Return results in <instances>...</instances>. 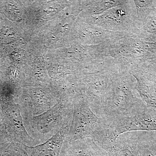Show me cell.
<instances>
[{
    "label": "cell",
    "instance_id": "1",
    "mask_svg": "<svg viewBox=\"0 0 156 156\" xmlns=\"http://www.w3.org/2000/svg\"><path fill=\"white\" fill-rule=\"evenodd\" d=\"M146 105L135 90L134 77L126 73H120L115 80L101 118L110 120L129 116Z\"/></svg>",
    "mask_w": 156,
    "mask_h": 156
},
{
    "label": "cell",
    "instance_id": "2",
    "mask_svg": "<svg viewBox=\"0 0 156 156\" xmlns=\"http://www.w3.org/2000/svg\"><path fill=\"white\" fill-rule=\"evenodd\" d=\"M106 127L105 120L94 113L84 98L80 94L76 95L71 126L65 140L72 142L90 138L102 145L105 141Z\"/></svg>",
    "mask_w": 156,
    "mask_h": 156
},
{
    "label": "cell",
    "instance_id": "3",
    "mask_svg": "<svg viewBox=\"0 0 156 156\" xmlns=\"http://www.w3.org/2000/svg\"><path fill=\"white\" fill-rule=\"evenodd\" d=\"M74 99H61L48 111L36 116L23 118L27 132L39 143L55 135L70 116L73 115Z\"/></svg>",
    "mask_w": 156,
    "mask_h": 156
},
{
    "label": "cell",
    "instance_id": "4",
    "mask_svg": "<svg viewBox=\"0 0 156 156\" xmlns=\"http://www.w3.org/2000/svg\"><path fill=\"white\" fill-rule=\"evenodd\" d=\"M119 73L110 71L99 72L81 78L78 89L92 111L100 117Z\"/></svg>",
    "mask_w": 156,
    "mask_h": 156
},
{
    "label": "cell",
    "instance_id": "5",
    "mask_svg": "<svg viewBox=\"0 0 156 156\" xmlns=\"http://www.w3.org/2000/svg\"><path fill=\"white\" fill-rule=\"evenodd\" d=\"M0 104L2 122L11 141L27 146L40 144L26 130L19 105L14 101V95L11 91L0 90Z\"/></svg>",
    "mask_w": 156,
    "mask_h": 156
},
{
    "label": "cell",
    "instance_id": "6",
    "mask_svg": "<svg viewBox=\"0 0 156 156\" xmlns=\"http://www.w3.org/2000/svg\"><path fill=\"white\" fill-rule=\"evenodd\" d=\"M104 119L107 126L106 144L114 142L118 136L126 132L156 131V109L146 105L132 115Z\"/></svg>",
    "mask_w": 156,
    "mask_h": 156
},
{
    "label": "cell",
    "instance_id": "7",
    "mask_svg": "<svg viewBox=\"0 0 156 156\" xmlns=\"http://www.w3.org/2000/svg\"><path fill=\"white\" fill-rule=\"evenodd\" d=\"M61 100L46 90L33 89L14 100L19 105L23 118L39 115L48 111Z\"/></svg>",
    "mask_w": 156,
    "mask_h": 156
},
{
    "label": "cell",
    "instance_id": "8",
    "mask_svg": "<svg viewBox=\"0 0 156 156\" xmlns=\"http://www.w3.org/2000/svg\"><path fill=\"white\" fill-rule=\"evenodd\" d=\"M139 64L133 72L134 88L147 106L156 109V66L147 61Z\"/></svg>",
    "mask_w": 156,
    "mask_h": 156
},
{
    "label": "cell",
    "instance_id": "9",
    "mask_svg": "<svg viewBox=\"0 0 156 156\" xmlns=\"http://www.w3.org/2000/svg\"><path fill=\"white\" fill-rule=\"evenodd\" d=\"M73 115L70 116L61 129L46 142L34 146L24 145L28 156H59L62 147L71 126Z\"/></svg>",
    "mask_w": 156,
    "mask_h": 156
},
{
    "label": "cell",
    "instance_id": "10",
    "mask_svg": "<svg viewBox=\"0 0 156 156\" xmlns=\"http://www.w3.org/2000/svg\"><path fill=\"white\" fill-rule=\"evenodd\" d=\"M101 146L107 156H140L136 131L123 133L114 142Z\"/></svg>",
    "mask_w": 156,
    "mask_h": 156
},
{
    "label": "cell",
    "instance_id": "11",
    "mask_svg": "<svg viewBox=\"0 0 156 156\" xmlns=\"http://www.w3.org/2000/svg\"><path fill=\"white\" fill-rule=\"evenodd\" d=\"M59 156H107L106 152L90 138L72 142L65 140Z\"/></svg>",
    "mask_w": 156,
    "mask_h": 156
},
{
    "label": "cell",
    "instance_id": "12",
    "mask_svg": "<svg viewBox=\"0 0 156 156\" xmlns=\"http://www.w3.org/2000/svg\"><path fill=\"white\" fill-rule=\"evenodd\" d=\"M140 156H156V131H136Z\"/></svg>",
    "mask_w": 156,
    "mask_h": 156
},
{
    "label": "cell",
    "instance_id": "13",
    "mask_svg": "<svg viewBox=\"0 0 156 156\" xmlns=\"http://www.w3.org/2000/svg\"><path fill=\"white\" fill-rule=\"evenodd\" d=\"M138 37L145 41L156 43V6L146 19Z\"/></svg>",
    "mask_w": 156,
    "mask_h": 156
},
{
    "label": "cell",
    "instance_id": "14",
    "mask_svg": "<svg viewBox=\"0 0 156 156\" xmlns=\"http://www.w3.org/2000/svg\"><path fill=\"white\" fill-rule=\"evenodd\" d=\"M0 156H28V155L22 144L9 141L0 146Z\"/></svg>",
    "mask_w": 156,
    "mask_h": 156
},
{
    "label": "cell",
    "instance_id": "15",
    "mask_svg": "<svg viewBox=\"0 0 156 156\" xmlns=\"http://www.w3.org/2000/svg\"><path fill=\"white\" fill-rule=\"evenodd\" d=\"M135 2L137 16L143 25L146 19L156 6V1H136Z\"/></svg>",
    "mask_w": 156,
    "mask_h": 156
},
{
    "label": "cell",
    "instance_id": "16",
    "mask_svg": "<svg viewBox=\"0 0 156 156\" xmlns=\"http://www.w3.org/2000/svg\"><path fill=\"white\" fill-rule=\"evenodd\" d=\"M11 141L9 139L6 129L2 122L0 123V146L6 143Z\"/></svg>",
    "mask_w": 156,
    "mask_h": 156
},
{
    "label": "cell",
    "instance_id": "17",
    "mask_svg": "<svg viewBox=\"0 0 156 156\" xmlns=\"http://www.w3.org/2000/svg\"><path fill=\"white\" fill-rule=\"evenodd\" d=\"M2 122V108H1V104H0V123Z\"/></svg>",
    "mask_w": 156,
    "mask_h": 156
},
{
    "label": "cell",
    "instance_id": "18",
    "mask_svg": "<svg viewBox=\"0 0 156 156\" xmlns=\"http://www.w3.org/2000/svg\"><path fill=\"white\" fill-rule=\"evenodd\" d=\"M150 62H152V63H153L154 65L156 66V59H154V60H152Z\"/></svg>",
    "mask_w": 156,
    "mask_h": 156
}]
</instances>
